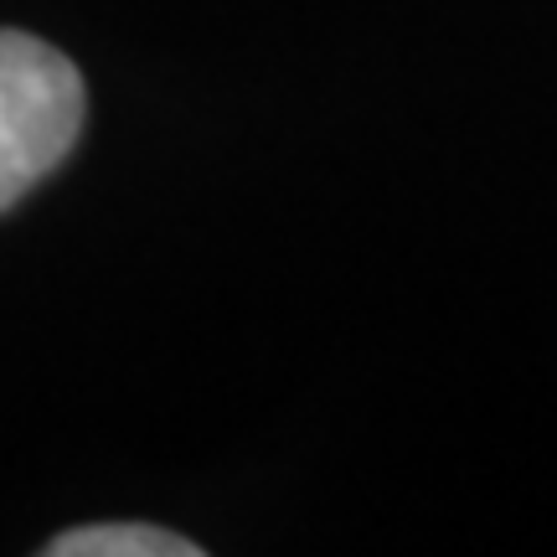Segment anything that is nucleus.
Instances as JSON below:
<instances>
[{
	"label": "nucleus",
	"instance_id": "nucleus-1",
	"mask_svg": "<svg viewBox=\"0 0 557 557\" xmlns=\"http://www.w3.org/2000/svg\"><path fill=\"white\" fill-rule=\"evenodd\" d=\"M83 78L58 47L0 32V212L58 171L83 135Z\"/></svg>",
	"mask_w": 557,
	"mask_h": 557
},
{
	"label": "nucleus",
	"instance_id": "nucleus-2",
	"mask_svg": "<svg viewBox=\"0 0 557 557\" xmlns=\"http://www.w3.org/2000/svg\"><path fill=\"white\" fill-rule=\"evenodd\" d=\"M52 557H201L197 542L176 537L165 527H139V521H114V527H78L47 542Z\"/></svg>",
	"mask_w": 557,
	"mask_h": 557
}]
</instances>
